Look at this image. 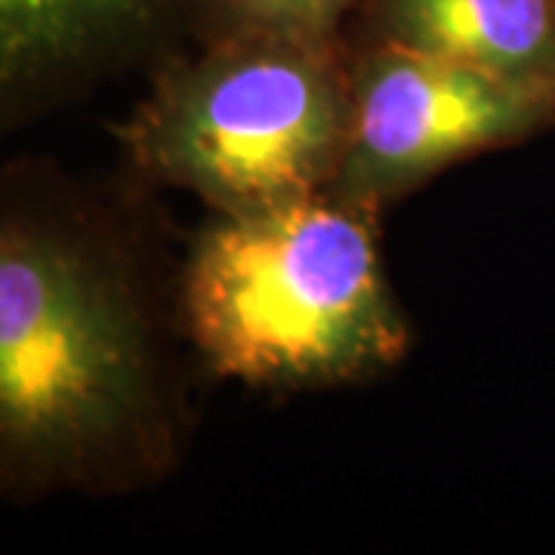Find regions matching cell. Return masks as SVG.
<instances>
[{
	"instance_id": "3957f363",
	"label": "cell",
	"mask_w": 555,
	"mask_h": 555,
	"mask_svg": "<svg viewBox=\"0 0 555 555\" xmlns=\"http://www.w3.org/2000/svg\"><path fill=\"white\" fill-rule=\"evenodd\" d=\"M349 72V40L222 35L167 50L115 124L120 170L214 214L327 192L346 149Z\"/></svg>"
},
{
	"instance_id": "6da1fadb",
	"label": "cell",
	"mask_w": 555,
	"mask_h": 555,
	"mask_svg": "<svg viewBox=\"0 0 555 555\" xmlns=\"http://www.w3.org/2000/svg\"><path fill=\"white\" fill-rule=\"evenodd\" d=\"M185 349L152 189L53 158L0 164V503L177 476Z\"/></svg>"
},
{
	"instance_id": "277c9868",
	"label": "cell",
	"mask_w": 555,
	"mask_h": 555,
	"mask_svg": "<svg viewBox=\"0 0 555 555\" xmlns=\"http://www.w3.org/2000/svg\"><path fill=\"white\" fill-rule=\"evenodd\" d=\"M349 130L327 192L383 217L463 160L555 127V83L396 43L349 40Z\"/></svg>"
},
{
	"instance_id": "8992f818",
	"label": "cell",
	"mask_w": 555,
	"mask_h": 555,
	"mask_svg": "<svg viewBox=\"0 0 555 555\" xmlns=\"http://www.w3.org/2000/svg\"><path fill=\"white\" fill-rule=\"evenodd\" d=\"M358 38L555 83V0H364Z\"/></svg>"
},
{
	"instance_id": "7a4b0ae2",
	"label": "cell",
	"mask_w": 555,
	"mask_h": 555,
	"mask_svg": "<svg viewBox=\"0 0 555 555\" xmlns=\"http://www.w3.org/2000/svg\"><path fill=\"white\" fill-rule=\"evenodd\" d=\"M189 352L266 396L374 383L414 352L379 217L334 192L214 214L177 272Z\"/></svg>"
},
{
	"instance_id": "52a82bcc",
	"label": "cell",
	"mask_w": 555,
	"mask_h": 555,
	"mask_svg": "<svg viewBox=\"0 0 555 555\" xmlns=\"http://www.w3.org/2000/svg\"><path fill=\"white\" fill-rule=\"evenodd\" d=\"M364 0H182V25L195 38L222 35H294V38L349 40Z\"/></svg>"
},
{
	"instance_id": "5b68a950",
	"label": "cell",
	"mask_w": 555,
	"mask_h": 555,
	"mask_svg": "<svg viewBox=\"0 0 555 555\" xmlns=\"http://www.w3.org/2000/svg\"><path fill=\"white\" fill-rule=\"evenodd\" d=\"M182 25V0H0V133L152 68Z\"/></svg>"
}]
</instances>
